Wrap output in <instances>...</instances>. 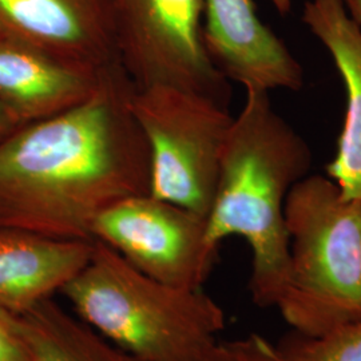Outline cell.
Here are the masks:
<instances>
[{
	"label": "cell",
	"instance_id": "obj_7",
	"mask_svg": "<svg viewBox=\"0 0 361 361\" xmlns=\"http://www.w3.org/2000/svg\"><path fill=\"white\" fill-rule=\"evenodd\" d=\"M92 240L164 284L202 289L219 261L207 235V217L150 194L129 197L95 219Z\"/></svg>",
	"mask_w": 361,
	"mask_h": 361
},
{
	"label": "cell",
	"instance_id": "obj_12",
	"mask_svg": "<svg viewBox=\"0 0 361 361\" xmlns=\"http://www.w3.org/2000/svg\"><path fill=\"white\" fill-rule=\"evenodd\" d=\"M302 22L332 55L347 90L344 129L326 173L345 200L361 204V26L344 0H308Z\"/></svg>",
	"mask_w": 361,
	"mask_h": 361
},
{
	"label": "cell",
	"instance_id": "obj_2",
	"mask_svg": "<svg viewBox=\"0 0 361 361\" xmlns=\"http://www.w3.org/2000/svg\"><path fill=\"white\" fill-rule=\"evenodd\" d=\"M310 165V145L276 113L269 91L246 87L222 149L207 235L216 246L232 235L247 243L249 290L259 308L277 307L284 296L290 265L285 201Z\"/></svg>",
	"mask_w": 361,
	"mask_h": 361
},
{
	"label": "cell",
	"instance_id": "obj_14",
	"mask_svg": "<svg viewBox=\"0 0 361 361\" xmlns=\"http://www.w3.org/2000/svg\"><path fill=\"white\" fill-rule=\"evenodd\" d=\"M276 345L288 361H361V319L320 337L290 331Z\"/></svg>",
	"mask_w": 361,
	"mask_h": 361
},
{
	"label": "cell",
	"instance_id": "obj_13",
	"mask_svg": "<svg viewBox=\"0 0 361 361\" xmlns=\"http://www.w3.org/2000/svg\"><path fill=\"white\" fill-rule=\"evenodd\" d=\"M19 317L30 361H141L118 348L54 298Z\"/></svg>",
	"mask_w": 361,
	"mask_h": 361
},
{
	"label": "cell",
	"instance_id": "obj_17",
	"mask_svg": "<svg viewBox=\"0 0 361 361\" xmlns=\"http://www.w3.org/2000/svg\"><path fill=\"white\" fill-rule=\"evenodd\" d=\"M20 125L13 119L8 110L0 104V142L4 141L13 131L19 129Z\"/></svg>",
	"mask_w": 361,
	"mask_h": 361
},
{
	"label": "cell",
	"instance_id": "obj_5",
	"mask_svg": "<svg viewBox=\"0 0 361 361\" xmlns=\"http://www.w3.org/2000/svg\"><path fill=\"white\" fill-rule=\"evenodd\" d=\"M130 109L149 147V194L207 217L232 125L229 109L171 86L133 87Z\"/></svg>",
	"mask_w": 361,
	"mask_h": 361
},
{
	"label": "cell",
	"instance_id": "obj_3",
	"mask_svg": "<svg viewBox=\"0 0 361 361\" xmlns=\"http://www.w3.org/2000/svg\"><path fill=\"white\" fill-rule=\"evenodd\" d=\"M62 295L82 322L141 361H212L225 326L224 310L204 289L157 281L95 240Z\"/></svg>",
	"mask_w": 361,
	"mask_h": 361
},
{
	"label": "cell",
	"instance_id": "obj_10",
	"mask_svg": "<svg viewBox=\"0 0 361 361\" xmlns=\"http://www.w3.org/2000/svg\"><path fill=\"white\" fill-rule=\"evenodd\" d=\"M111 68H77L0 37V104L20 126L42 121L86 102Z\"/></svg>",
	"mask_w": 361,
	"mask_h": 361
},
{
	"label": "cell",
	"instance_id": "obj_1",
	"mask_svg": "<svg viewBox=\"0 0 361 361\" xmlns=\"http://www.w3.org/2000/svg\"><path fill=\"white\" fill-rule=\"evenodd\" d=\"M133 87L116 66L86 102L0 142V226L92 240L106 209L149 193V147L131 114Z\"/></svg>",
	"mask_w": 361,
	"mask_h": 361
},
{
	"label": "cell",
	"instance_id": "obj_6",
	"mask_svg": "<svg viewBox=\"0 0 361 361\" xmlns=\"http://www.w3.org/2000/svg\"><path fill=\"white\" fill-rule=\"evenodd\" d=\"M134 87L171 86L229 109L231 86L204 43V0H102Z\"/></svg>",
	"mask_w": 361,
	"mask_h": 361
},
{
	"label": "cell",
	"instance_id": "obj_11",
	"mask_svg": "<svg viewBox=\"0 0 361 361\" xmlns=\"http://www.w3.org/2000/svg\"><path fill=\"white\" fill-rule=\"evenodd\" d=\"M92 250L94 240H62L0 226V308L20 316L62 293Z\"/></svg>",
	"mask_w": 361,
	"mask_h": 361
},
{
	"label": "cell",
	"instance_id": "obj_4",
	"mask_svg": "<svg viewBox=\"0 0 361 361\" xmlns=\"http://www.w3.org/2000/svg\"><path fill=\"white\" fill-rule=\"evenodd\" d=\"M289 280L277 308L297 334L328 335L361 319V204L329 177L307 176L285 201Z\"/></svg>",
	"mask_w": 361,
	"mask_h": 361
},
{
	"label": "cell",
	"instance_id": "obj_9",
	"mask_svg": "<svg viewBox=\"0 0 361 361\" xmlns=\"http://www.w3.org/2000/svg\"><path fill=\"white\" fill-rule=\"evenodd\" d=\"M204 43L228 80L264 90L302 87L296 58L259 19L253 0H204Z\"/></svg>",
	"mask_w": 361,
	"mask_h": 361
},
{
	"label": "cell",
	"instance_id": "obj_19",
	"mask_svg": "<svg viewBox=\"0 0 361 361\" xmlns=\"http://www.w3.org/2000/svg\"><path fill=\"white\" fill-rule=\"evenodd\" d=\"M269 1L281 15H288L292 8V0H269Z\"/></svg>",
	"mask_w": 361,
	"mask_h": 361
},
{
	"label": "cell",
	"instance_id": "obj_15",
	"mask_svg": "<svg viewBox=\"0 0 361 361\" xmlns=\"http://www.w3.org/2000/svg\"><path fill=\"white\" fill-rule=\"evenodd\" d=\"M212 361H288L265 337L252 335L231 341H219Z\"/></svg>",
	"mask_w": 361,
	"mask_h": 361
},
{
	"label": "cell",
	"instance_id": "obj_16",
	"mask_svg": "<svg viewBox=\"0 0 361 361\" xmlns=\"http://www.w3.org/2000/svg\"><path fill=\"white\" fill-rule=\"evenodd\" d=\"M0 361H30L20 317L3 308H0Z\"/></svg>",
	"mask_w": 361,
	"mask_h": 361
},
{
	"label": "cell",
	"instance_id": "obj_18",
	"mask_svg": "<svg viewBox=\"0 0 361 361\" xmlns=\"http://www.w3.org/2000/svg\"><path fill=\"white\" fill-rule=\"evenodd\" d=\"M350 16L361 26V0H344Z\"/></svg>",
	"mask_w": 361,
	"mask_h": 361
},
{
	"label": "cell",
	"instance_id": "obj_8",
	"mask_svg": "<svg viewBox=\"0 0 361 361\" xmlns=\"http://www.w3.org/2000/svg\"><path fill=\"white\" fill-rule=\"evenodd\" d=\"M0 37L77 68L119 65L102 0H0Z\"/></svg>",
	"mask_w": 361,
	"mask_h": 361
}]
</instances>
